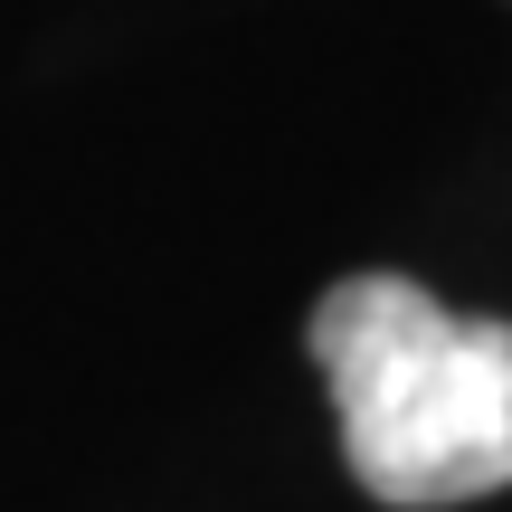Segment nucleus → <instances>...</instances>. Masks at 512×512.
I'll return each instance as SVG.
<instances>
[{
  "instance_id": "obj_1",
  "label": "nucleus",
  "mask_w": 512,
  "mask_h": 512,
  "mask_svg": "<svg viewBox=\"0 0 512 512\" xmlns=\"http://www.w3.org/2000/svg\"><path fill=\"white\" fill-rule=\"evenodd\" d=\"M313 361L361 494L437 512L512 484V323H465L408 275H342L313 304Z\"/></svg>"
}]
</instances>
